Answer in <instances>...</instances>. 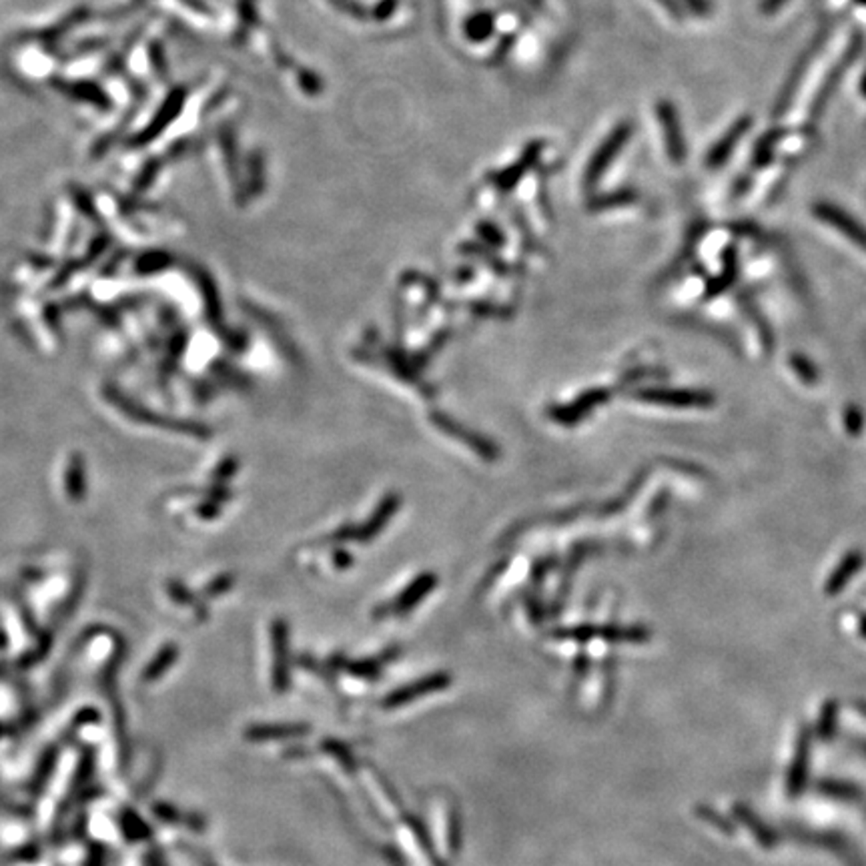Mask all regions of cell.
<instances>
[{
	"label": "cell",
	"mask_w": 866,
	"mask_h": 866,
	"mask_svg": "<svg viewBox=\"0 0 866 866\" xmlns=\"http://www.w3.org/2000/svg\"><path fill=\"white\" fill-rule=\"evenodd\" d=\"M105 397L111 401L115 407H119L124 415H129L131 420H135V421L147 423V425H156V428H167L172 431H183V433H187V436H196V437H207L209 436L207 429H204L203 425H199V423L164 420L163 415H156L153 412H148V409H145L143 405H139L132 399L124 397L119 389L113 388V385H107L105 388Z\"/></svg>",
	"instance_id": "cell-1"
},
{
	"label": "cell",
	"mask_w": 866,
	"mask_h": 866,
	"mask_svg": "<svg viewBox=\"0 0 866 866\" xmlns=\"http://www.w3.org/2000/svg\"><path fill=\"white\" fill-rule=\"evenodd\" d=\"M450 684H452V676H447L445 672L425 676V678H421V680L405 684V686L393 690L391 694L383 698L381 706L385 708V710H393V708L405 706L409 702H413V700H417V698H423V696L436 694V692H442L450 686Z\"/></svg>",
	"instance_id": "cell-2"
},
{
	"label": "cell",
	"mask_w": 866,
	"mask_h": 866,
	"mask_svg": "<svg viewBox=\"0 0 866 866\" xmlns=\"http://www.w3.org/2000/svg\"><path fill=\"white\" fill-rule=\"evenodd\" d=\"M861 46H862L861 36H854V38H853V43L848 44L846 52L842 54L840 60L837 62V65H834V68L830 70L829 75H826L824 83H822V86H821V91L816 92V99H814V102H813V116L821 115V111H822V108L826 107V102H829V99H830L832 91L837 89L838 83H840V78L845 76L846 68H848L850 65H853L854 59L858 57V52H861Z\"/></svg>",
	"instance_id": "cell-3"
},
{
	"label": "cell",
	"mask_w": 866,
	"mask_h": 866,
	"mask_svg": "<svg viewBox=\"0 0 866 866\" xmlns=\"http://www.w3.org/2000/svg\"><path fill=\"white\" fill-rule=\"evenodd\" d=\"M750 127H752L750 116H742V119H738L734 124H732V127L724 132L718 140H716L710 151H708L706 161H704L706 167L708 169L722 167V164L730 159V155L734 153L736 145L744 139V135Z\"/></svg>",
	"instance_id": "cell-4"
},
{
	"label": "cell",
	"mask_w": 866,
	"mask_h": 866,
	"mask_svg": "<svg viewBox=\"0 0 866 866\" xmlns=\"http://www.w3.org/2000/svg\"><path fill=\"white\" fill-rule=\"evenodd\" d=\"M816 217H821L822 221L832 225L834 229H838L845 237H848L853 243H856L858 247H862L866 251V229L864 227L854 221L853 217H848L845 211L840 207H834L829 203H818L814 207Z\"/></svg>",
	"instance_id": "cell-5"
},
{
	"label": "cell",
	"mask_w": 866,
	"mask_h": 866,
	"mask_svg": "<svg viewBox=\"0 0 866 866\" xmlns=\"http://www.w3.org/2000/svg\"><path fill=\"white\" fill-rule=\"evenodd\" d=\"M658 116H660V123H662V127H664L668 155H670V159L676 164H680L684 159H686V143H684L682 124L678 119V113H676V107L670 105V102H660Z\"/></svg>",
	"instance_id": "cell-6"
},
{
	"label": "cell",
	"mask_w": 866,
	"mask_h": 866,
	"mask_svg": "<svg viewBox=\"0 0 866 866\" xmlns=\"http://www.w3.org/2000/svg\"><path fill=\"white\" fill-rule=\"evenodd\" d=\"M652 404H664L676 407H706L712 405V397L702 391H648L642 396Z\"/></svg>",
	"instance_id": "cell-7"
},
{
	"label": "cell",
	"mask_w": 866,
	"mask_h": 866,
	"mask_svg": "<svg viewBox=\"0 0 866 866\" xmlns=\"http://www.w3.org/2000/svg\"><path fill=\"white\" fill-rule=\"evenodd\" d=\"M822 41H824V35L821 38H816V43L813 46H808V51L802 54V59L798 60V65L794 67L792 70V75L789 78V83H786L784 86V91L781 92V99H778V105H776V116L778 115H782L786 108L790 107V102H792V97H794V92H797L798 89V84L802 81V76H805L806 73V68H808V62L813 60V57L816 54V51H821V46H822Z\"/></svg>",
	"instance_id": "cell-8"
},
{
	"label": "cell",
	"mask_w": 866,
	"mask_h": 866,
	"mask_svg": "<svg viewBox=\"0 0 866 866\" xmlns=\"http://www.w3.org/2000/svg\"><path fill=\"white\" fill-rule=\"evenodd\" d=\"M180 105H183V92H179L175 91L172 94H169V99L167 102H164V107H163V111H159V115L155 116L153 123L148 124V129H145L140 135L137 137V145H145L148 139H155L159 132L164 131V127L175 119V116L179 115V108Z\"/></svg>",
	"instance_id": "cell-9"
},
{
	"label": "cell",
	"mask_w": 866,
	"mask_h": 866,
	"mask_svg": "<svg viewBox=\"0 0 866 866\" xmlns=\"http://www.w3.org/2000/svg\"><path fill=\"white\" fill-rule=\"evenodd\" d=\"M65 487L67 495L73 503H78L84 500L86 495V468H84V458L81 453H73L68 458L67 474H65Z\"/></svg>",
	"instance_id": "cell-10"
},
{
	"label": "cell",
	"mask_w": 866,
	"mask_h": 866,
	"mask_svg": "<svg viewBox=\"0 0 866 866\" xmlns=\"http://www.w3.org/2000/svg\"><path fill=\"white\" fill-rule=\"evenodd\" d=\"M307 732H309L307 726H253L245 732V736L253 742H267V740L303 736Z\"/></svg>",
	"instance_id": "cell-11"
},
{
	"label": "cell",
	"mask_w": 866,
	"mask_h": 866,
	"mask_svg": "<svg viewBox=\"0 0 866 866\" xmlns=\"http://www.w3.org/2000/svg\"><path fill=\"white\" fill-rule=\"evenodd\" d=\"M275 648H277V664H275V688H277V692H285L287 684H289V674H287L285 628H283V624H275Z\"/></svg>",
	"instance_id": "cell-12"
},
{
	"label": "cell",
	"mask_w": 866,
	"mask_h": 866,
	"mask_svg": "<svg viewBox=\"0 0 866 866\" xmlns=\"http://www.w3.org/2000/svg\"><path fill=\"white\" fill-rule=\"evenodd\" d=\"M862 565V556L858 554V552H853V554H848L845 560H842V564L838 565V570L832 573V578H830V584H829V592H837V589H840L842 586L846 584L848 578L853 576V573L861 568Z\"/></svg>",
	"instance_id": "cell-13"
},
{
	"label": "cell",
	"mask_w": 866,
	"mask_h": 866,
	"mask_svg": "<svg viewBox=\"0 0 866 866\" xmlns=\"http://www.w3.org/2000/svg\"><path fill=\"white\" fill-rule=\"evenodd\" d=\"M781 137H782V131H773V132H768L766 137L760 139V143H758V147H756L754 156H752L754 159L752 163L756 164V167H765V164L770 163V159H773L774 143Z\"/></svg>",
	"instance_id": "cell-14"
},
{
	"label": "cell",
	"mask_w": 866,
	"mask_h": 866,
	"mask_svg": "<svg viewBox=\"0 0 866 866\" xmlns=\"http://www.w3.org/2000/svg\"><path fill=\"white\" fill-rule=\"evenodd\" d=\"M177 654H179V650L172 644H169L167 648H163V652H159V656L155 658V662L147 668V674H143V678L153 680V678H156V676H161L163 670H167V668L175 662Z\"/></svg>",
	"instance_id": "cell-15"
},
{
	"label": "cell",
	"mask_w": 866,
	"mask_h": 866,
	"mask_svg": "<svg viewBox=\"0 0 866 866\" xmlns=\"http://www.w3.org/2000/svg\"><path fill=\"white\" fill-rule=\"evenodd\" d=\"M171 263V257L167 253H159V251H155V253H148V255H143L137 261V273L140 275H148V273H155V271H161L164 269Z\"/></svg>",
	"instance_id": "cell-16"
},
{
	"label": "cell",
	"mask_w": 866,
	"mask_h": 866,
	"mask_svg": "<svg viewBox=\"0 0 866 866\" xmlns=\"http://www.w3.org/2000/svg\"><path fill=\"white\" fill-rule=\"evenodd\" d=\"M325 750L333 756V758L340 762V765L348 770V773H353L356 770V760H353V754L345 748L341 742H335V740H327V742H323L321 744Z\"/></svg>",
	"instance_id": "cell-17"
},
{
	"label": "cell",
	"mask_w": 866,
	"mask_h": 866,
	"mask_svg": "<svg viewBox=\"0 0 866 866\" xmlns=\"http://www.w3.org/2000/svg\"><path fill=\"white\" fill-rule=\"evenodd\" d=\"M349 670L353 672V676H359V678H377L380 666L375 662H356L349 666Z\"/></svg>",
	"instance_id": "cell-18"
},
{
	"label": "cell",
	"mask_w": 866,
	"mask_h": 866,
	"mask_svg": "<svg viewBox=\"0 0 866 866\" xmlns=\"http://www.w3.org/2000/svg\"><path fill=\"white\" fill-rule=\"evenodd\" d=\"M690 6V11L698 14V17H708L712 12L710 0H684Z\"/></svg>",
	"instance_id": "cell-19"
},
{
	"label": "cell",
	"mask_w": 866,
	"mask_h": 866,
	"mask_svg": "<svg viewBox=\"0 0 866 866\" xmlns=\"http://www.w3.org/2000/svg\"><path fill=\"white\" fill-rule=\"evenodd\" d=\"M169 594H171L172 600H177L180 604L191 602V596H188L187 588L183 584H180V581H171V584H169Z\"/></svg>",
	"instance_id": "cell-20"
},
{
	"label": "cell",
	"mask_w": 866,
	"mask_h": 866,
	"mask_svg": "<svg viewBox=\"0 0 866 866\" xmlns=\"http://www.w3.org/2000/svg\"><path fill=\"white\" fill-rule=\"evenodd\" d=\"M231 586V578L229 576H221L217 581H212L211 586H207V592H211V596H217L221 589L225 588H229Z\"/></svg>",
	"instance_id": "cell-21"
},
{
	"label": "cell",
	"mask_w": 866,
	"mask_h": 866,
	"mask_svg": "<svg viewBox=\"0 0 866 866\" xmlns=\"http://www.w3.org/2000/svg\"><path fill=\"white\" fill-rule=\"evenodd\" d=\"M786 3V0H762V12H776L781 6Z\"/></svg>",
	"instance_id": "cell-22"
},
{
	"label": "cell",
	"mask_w": 866,
	"mask_h": 866,
	"mask_svg": "<svg viewBox=\"0 0 866 866\" xmlns=\"http://www.w3.org/2000/svg\"><path fill=\"white\" fill-rule=\"evenodd\" d=\"M660 3H662L676 19H682V11H680V6H678V3H676V0H660Z\"/></svg>",
	"instance_id": "cell-23"
},
{
	"label": "cell",
	"mask_w": 866,
	"mask_h": 866,
	"mask_svg": "<svg viewBox=\"0 0 866 866\" xmlns=\"http://www.w3.org/2000/svg\"><path fill=\"white\" fill-rule=\"evenodd\" d=\"M196 511H199L201 517H215L217 508L212 506V503H203V506L196 508Z\"/></svg>",
	"instance_id": "cell-24"
},
{
	"label": "cell",
	"mask_w": 866,
	"mask_h": 866,
	"mask_svg": "<svg viewBox=\"0 0 866 866\" xmlns=\"http://www.w3.org/2000/svg\"><path fill=\"white\" fill-rule=\"evenodd\" d=\"M862 92H864V97H866V73H864V78H862Z\"/></svg>",
	"instance_id": "cell-25"
},
{
	"label": "cell",
	"mask_w": 866,
	"mask_h": 866,
	"mask_svg": "<svg viewBox=\"0 0 866 866\" xmlns=\"http://www.w3.org/2000/svg\"><path fill=\"white\" fill-rule=\"evenodd\" d=\"M854 3H856V4H862V6H866V0H854Z\"/></svg>",
	"instance_id": "cell-26"
}]
</instances>
